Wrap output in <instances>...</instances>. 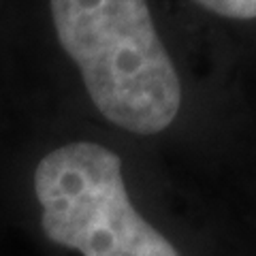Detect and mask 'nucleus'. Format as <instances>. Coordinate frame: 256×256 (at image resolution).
Returning <instances> with one entry per match:
<instances>
[{"mask_svg": "<svg viewBox=\"0 0 256 256\" xmlns=\"http://www.w3.org/2000/svg\"><path fill=\"white\" fill-rule=\"evenodd\" d=\"M207 11H214L230 20H254L256 0H196Z\"/></svg>", "mask_w": 256, "mask_h": 256, "instance_id": "obj_3", "label": "nucleus"}, {"mask_svg": "<svg viewBox=\"0 0 256 256\" xmlns=\"http://www.w3.org/2000/svg\"><path fill=\"white\" fill-rule=\"evenodd\" d=\"M60 45L96 109L120 128L154 134L182 105V86L146 0H52Z\"/></svg>", "mask_w": 256, "mask_h": 256, "instance_id": "obj_1", "label": "nucleus"}, {"mask_svg": "<svg viewBox=\"0 0 256 256\" xmlns=\"http://www.w3.org/2000/svg\"><path fill=\"white\" fill-rule=\"evenodd\" d=\"M41 224L84 256H180L132 207L116 152L90 141L50 152L34 171Z\"/></svg>", "mask_w": 256, "mask_h": 256, "instance_id": "obj_2", "label": "nucleus"}]
</instances>
